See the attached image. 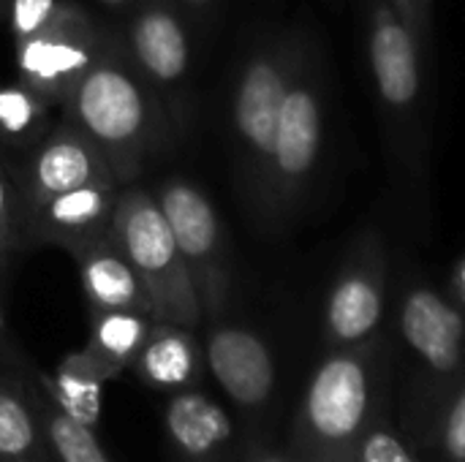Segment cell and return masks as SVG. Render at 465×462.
<instances>
[{
	"label": "cell",
	"mask_w": 465,
	"mask_h": 462,
	"mask_svg": "<svg viewBox=\"0 0 465 462\" xmlns=\"http://www.w3.org/2000/svg\"><path fill=\"white\" fill-rule=\"evenodd\" d=\"M60 112L93 139L123 185H131L144 163L174 142L172 120L136 68L120 30H106L95 60Z\"/></svg>",
	"instance_id": "cell-1"
},
{
	"label": "cell",
	"mask_w": 465,
	"mask_h": 462,
	"mask_svg": "<svg viewBox=\"0 0 465 462\" xmlns=\"http://www.w3.org/2000/svg\"><path fill=\"white\" fill-rule=\"evenodd\" d=\"M365 60L381 117L390 163L420 215L430 199V109L425 84V46L390 5L360 0Z\"/></svg>",
	"instance_id": "cell-2"
},
{
	"label": "cell",
	"mask_w": 465,
	"mask_h": 462,
	"mask_svg": "<svg viewBox=\"0 0 465 462\" xmlns=\"http://www.w3.org/2000/svg\"><path fill=\"white\" fill-rule=\"evenodd\" d=\"M313 35L300 27L264 33L242 54L229 95V150L234 182L251 223H259L278 120L289 84Z\"/></svg>",
	"instance_id": "cell-3"
},
{
	"label": "cell",
	"mask_w": 465,
	"mask_h": 462,
	"mask_svg": "<svg viewBox=\"0 0 465 462\" xmlns=\"http://www.w3.org/2000/svg\"><path fill=\"white\" fill-rule=\"evenodd\" d=\"M381 335L365 346L330 349L311 373L294 417L292 455L300 462H349L373 425Z\"/></svg>",
	"instance_id": "cell-4"
},
{
	"label": "cell",
	"mask_w": 465,
	"mask_h": 462,
	"mask_svg": "<svg viewBox=\"0 0 465 462\" xmlns=\"http://www.w3.org/2000/svg\"><path fill=\"white\" fill-rule=\"evenodd\" d=\"M327 136V71L316 41L308 44L302 63L283 98L272 144L264 207L256 229L264 237H283L305 212L322 163Z\"/></svg>",
	"instance_id": "cell-5"
},
{
	"label": "cell",
	"mask_w": 465,
	"mask_h": 462,
	"mask_svg": "<svg viewBox=\"0 0 465 462\" xmlns=\"http://www.w3.org/2000/svg\"><path fill=\"white\" fill-rule=\"evenodd\" d=\"M112 234L150 294L153 319L199 329L204 313L155 193L123 185Z\"/></svg>",
	"instance_id": "cell-6"
},
{
	"label": "cell",
	"mask_w": 465,
	"mask_h": 462,
	"mask_svg": "<svg viewBox=\"0 0 465 462\" xmlns=\"http://www.w3.org/2000/svg\"><path fill=\"white\" fill-rule=\"evenodd\" d=\"M193 25L177 0H136L120 30L136 68L161 98L174 136L193 123Z\"/></svg>",
	"instance_id": "cell-7"
},
{
	"label": "cell",
	"mask_w": 465,
	"mask_h": 462,
	"mask_svg": "<svg viewBox=\"0 0 465 462\" xmlns=\"http://www.w3.org/2000/svg\"><path fill=\"white\" fill-rule=\"evenodd\" d=\"M155 199L193 280L204 321L221 319L232 300L234 264L218 210L196 182L180 174L166 177L155 188Z\"/></svg>",
	"instance_id": "cell-8"
},
{
	"label": "cell",
	"mask_w": 465,
	"mask_h": 462,
	"mask_svg": "<svg viewBox=\"0 0 465 462\" xmlns=\"http://www.w3.org/2000/svg\"><path fill=\"white\" fill-rule=\"evenodd\" d=\"M390 297V251L376 226L349 242L324 300L327 349L365 346L379 338Z\"/></svg>",
	"instance_id": "cell-9"
},
{
	"label": "cell",
	"mask_w": 465,
	"mask_h": 462,
	"mask_svg": "<svg viewBox=\"0 0 465 462\" xmlns=\"http://www.w3.org/2000/svg\"><path fill=\"white\" fill-rule=\"evenodd\" d=\"M398 329L428 387L447 398L465 373V310L411 270L401 283Z\"/></svg>",
	"instance_id": "cell-10"
},
{
	"label": "cell",
	"mask_w": 465,
	"mask_h": 462,
	"mask_svg": "<svg viewBox=\"0 0 465 462\" xmlns=\"http://www.w3.org/2000/svg\"><path fill=\"white\" fill-rule=\"evenodd\" d=\"M106 30L79 3L63 0L49 27L22 46H14L16 79L60 109L95 60Z\"/></svg>",
	"instance_id": "cell-11"
},
{
	"label": "cell",
	"mask_w": 465,
	"mask_h": 462,
	"mask_svg": "<svg viewBox=\"0 0 465 462\" xmlns=\"http://www.w3.org/2000/svg\"><path fill=\"white\" fill-rule=\"evenodd\" d=\"M210 332L204 340L207 370L218 381L226 400L245 419H259L267 414L278 387L275 357L267 340L234 321H207Z\"/></svg>",
	"instance_id": "cell-12"
},
{
	"label": "cell",
	"mask_w": 465,
	"mask_h": 462,
	"mask_svg": "<svg viewBox=\"0 0 465 462\" xmlns=\"http://www.w3.org/2000/svg\"><path fill=\"white\" fill-rule=\"evenodd\" d=\"M106 180L120 182L104 152L93 144V139H87L68 120L52 125L46 139L25 158L19 172L27 212L60 193Z\"/></svg>",
	"instance_id": "cell-13"
},
{
	"label": "cell",
	"mask_w": 465,
	"mask_h": 462,
	"mask_svg": "<svg viewBox=\"0 0 465 462\" xmlns=\"http://www.w3.org/2000/svg\"><path fill=\"white\" fill-rule=\"evenodd\" d=\"M163 436L174 462H242L245 457L232 414L199 387L169 395Z\"/></svg>",
	"instance_id": "cell-14"
},
{
	"label": "cell",
	"mask_w": 465,
	"mask_h": 462,
	"mask_svg": "<svg viewBox=\"0 0 465 462\" xmlns=\"http://www.w3.org/2000/svg\"><path fill=\"white\" fill-rule=\"evenodd\" d=\"M123 185L114 180L90 182L60 193L27 212V245H52L65 253L106 237L112 231Z\"/></svg>",
	"instance_id": "cell-15"
},
{
	"label": "cell",
	"mask_w": 465,
	"mask_h": 462,
	"mask_svg": "<svg viewBox=\"0 0 465 462\" xmlns=\"http://www.w3.org/2000/svg\"><path fill=\"white\" fill-rule=\"evenodd\" d=\"M71 256L79 270V283H82L84 302H87V313L136 310V313L153 316L150 294L112 231L79 248Z\"/></svg>",
	"instance_id": "cell-16"
},
{
	"label": "cell",
	"mask_w": 465,
	"mask_h": 462,
	"mask_svg": "<svg viewBox=\"0 0 465 462\" xmlns=\"http://www.w3.org/2000/svg\"><path fill=\"white\" fill-rule=\"evenodd\" d=\"M131 368L139 381L155 392L174 395L196 389L207 373L204 343L196 338L193 327L153 321Z\"/></svg>",
	"instance_id": "cell-17"
},
{
	"label": "cell",
	"mask_w": 465,
	"mask_h": 462,
	"mask_svg": "<svg viewBox=\"0 0 465 462\" xmlns=\"http://www.w3.org/2000/svg\"><path fill=\"white\" fill-rule=\"evenodd\" d=\"M3 368L5 370L0 373V462H52L30 398L33 365L30 376H25V357Z\"/></svg>",
	"instance_id": "cell-18"
},
{
	"label": "cell",
	"mask_w": 465,
	"mask_h": 462,
	"mask_svg": "<svg viewBox=\"0 0 465 462\" xmlns=\"http://www.w3.org/2000/svg\"><path fill=\"white\" fill-rule=\"evenodd\" d=\"M153 321V316L136 310L90 313L87 343L79 351L90 362V368L109 384L134 365Z\"/></svg>",
	"instance_id": "cell-19"
},
{
	"label": "cell",
	"mask_w": 465,
	"mask_h": 462,
	"mask_svg": "<svg viewBox=\"0 0 465 462\" xmlns=\"http://www.w3.org/2000/svg\"><path fill=\"white\" fill-rule=\"evenodd\" d=\"M35 384L41 387V392L71 419L87 425V428H98L101 422V408H104V387L106 381L90 368V362L82 357V351H71L65 354L54 373H41L33 368Z\"/></svg>",
	"instance_id": "cell-20"
},
{
	"label": "cell",
	"mask_w": 465,
	"mask_h": 462,
	"mask_svg": "<svg viewBox=\"0 0 465 462\" xmlns=\"http://www.w3.org/2000/svg\"><path fill=\"white\" fill-rule=\"evenodd\" d=\"M52 109L57 106L19 79L0 84V150L30 155L54 125Z\"/></svg>",
	"instance_id": "cell-21"
},
{
	"label": "cell",
	"mask_w": 465,
	"mask_h": 462,
	"mask_svg": "<svg viewBox=\"0 0 465 462\" xmlns=\"http://www.w3.org/2000/svg\"><path fill=\"white\" fill-rule=\"evenodd\" d=\"M30 398H33V408L44 430V441H46L52 462H112L109 452L98 441L95 430L63 414L41 392V387L35 384V376L30 378Z\"/></svg>",
	"instance_id": "cell-22"
},
{
	"label": "cell",
	"mask_w": 465,
	"mask_h": 462,
	"mask_svg": "<svg viewBox=\"0 0 465 462\" xmlns=\"http://www.w3.org/2000/svg\"><path fill=\"white\" fill-rule=\"evenodd\" d=\"M27 248V207L22 196L19 172L0 150V275L8 272L19 251Z\"/></svg>",
	"instance_id": "cell-23"
},
{
	"label": "cell",
	"mask_w": 465,
	"mask_h": 462,
	"mask_svg": "<svg viewBox=\"0 0 465 462\" xmlns=\"http://www.w3.org/2000/svg\"><path fill=\"white\" fill-rule=\"evenodd\" d=\"M3 14L14 38V46H22L33 35H38L44 27L52 25L57 16L63 0H0Z\"/></svg>",
	"instance_id": "cell-24"
},
{
	"label": "cell",
	"mask_w": 465,
	"mask_h": 462,
	"mask_svg": "<svg viewBox=\"0 0 465 462\" xmlns=\"http://www.w3.org/2000/svg\"><path fill=\"white\" fill-rule=\"evenodd\" d=\"M439 452L447 462H465V373L447 395L439 422Z\"/></svg>",
	"instance_id": "cell-25"
},
{
	"label": "cell",
	"mask_w": 465,
	"mask_h": 462,
	"mask_svg": "<svg viewBox=\"0 0 465 462\" xmlns=\"http://www.w3.org/2000/svg\"><path fill=\"white\" fill-rule=\"evenodd\" d=\"M349 462H417L411 447L390 428L371 425Z\"/></svg>",
	"instance_id": "cell-26"
},
{
	"label": "cell",
	"mask_w": 465,
	"mask_h": 462,
	"mask_svg": "<svg viewBox=\"0 0 465 462\" xmlns=\"http://www.w3.org/2000/svg\"><path fill=\"white\" fill-rule=\"evenodd\" d=\"M390 5L401 14V19L409 25V30L420 38L425 52H430V35H433V19L425 14L420 0H390Z\"/></svg>",
	"instance_id": "cell-27"
},
{
	"label": "cell",
	"mask_w": 465,
	"mask_h": 462,
	"mask_svg": "<svg viewBox=\"0 0 465 462\" xmlns=\"http://www.w3.org/2000/svg\"><path fill=\"white\" fill-rule=\"evenodd\" d=\"M177 3L185 11L193 30H207L215 22V16L221 14V5H223V0H177Z\"/></svg>",
	"instance_id": "cell-28"
},
{
	"label": "cell",
	"mask_w": 465,
	"mask_h": 462,
	"mask_svg": "<svg viewBox=\"0 0 465 462\" xmlns=\"http://www.w3.org/2000/svg\"><path fill=\"white\" fill-rule=\"evenodd\" d=\"M19 359H22V351L11 343L8 321H5V308H3V300H0V365H14Z\"/></svg>",
	"instance_id": "cell-29"
},
{
	"label": "cell",
	"mask_w": 465,
	"mask_h": 462,
	"mask_svg": "<svg viewBox=\"0 0 465 462\" xmlns=\"http://www.w3.org/2000/svg\"><path fill=\"white\" fill-rule=\"evenodd\" d=\"M447 294L450 300L463 308L465 310V253L458 259V264L452 267V275H450V286H447Z\"/></svg>",
	"instance_id": "cell-30"
},
{
	"label": "cell",
	"mask_w": 465,
	"mask_h": 462,
	"mask_svg": "<svg viewBox=\"0 0 465 462\" xmlns=\"http://www.w3.org/2000/svg\"><path fill=\"white\" fill-rule=\"evenodd\" d=\"M242 462H300L294 455H281L272 449H248Z\"/></svg>",
	"instance_id": "cell-31"
},
{
	"label": "cell",
	"mask_w": 465,
	"mask_h": 462,
	"mask_svg": "<svg viewBox=\"0 0 465 462\" xmlns=\"http://www.w3.org/2000/svg\"><path fill=\"white\" fill-rule=\"evenodd\" d=\"M104 8H109V11H117V14H128L131 11V5L136 3V0H98Z\"/></svg>",
	"instance_id": "cell-32"
},
{
	"label": "cell",
	"mask_w": 465,
	"mask_h": 462,
	"mask_svg": "<svg viewBox=\"0 0 465 462\" xmlns=\"http://www.w3.org/2000/svg\"><path fill=\"white\" fill-rule=\"evenodd\" d=\"M422 3V8H425V14L433 19V5H436V0H420Z\"/></svg>",
	"instance_id": "cell-33"
},
{
	"label": "cell",
	"mask_w": 465,
	"mask_h": 462,
	"mask_svg": "<svg viewBox=\"0 0 465 462\" xmlns=\"http://www.w3.org/2000/svg\"><path fill=\"white\" fill-rule=\"evenodd\" d=\"M0 16H3V3H0Z\"/></svg>",
	"instance_id": "cell-34"
}]
</instances>
